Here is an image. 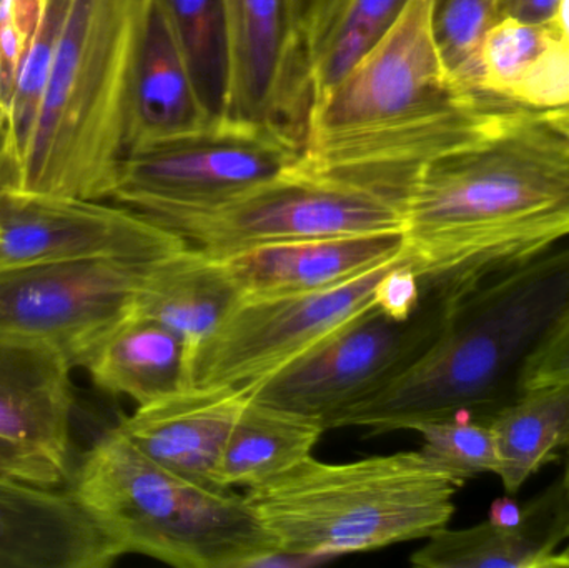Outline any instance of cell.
Masks as SVG:
<instances>
[{"mask_svg": "<svg viewBox=\"0 0 569 568\" xmlns=\"http://www.w3.org/2000/svg\"><path fill=\"white\" fill-rule=\"evenodd\" d=\"M401 210L421 286L475 289L569 239V136L541 110L518 109L427 163Z\"/></svg>", "mask_w": 569, "mask_h": 568, "instance_id": "cell-1", "label": "cell"}, {"mask_svg": "<svg viewBox=\"0 0 569 568\" xmlns=\"http://www.w3.org/2000/svg\"><path fill=\"white\" fill-rule=\"evenodd\" d=\"M518 109L457 86L435 40L431 0H411L391 32L311 103L297 169L403 202L427 163L483 139Z\"/></svg>", "mask_w": 569, "mask_h": 568, "instance_id": "cell-2", "label": "cell"}, {"mask_svg": "<svg viewBox=\"0 0 569 568\" xmlns=\"http://www.w3.org/2000/svg\"><path fill=\"white\" fill-rule=\"evenodd\" d=\"M569 307V243L458 297L447 326L403 372L323 420L377 434L433 420H490L521 396L535 350Z\"/></svg>", "mask_w": 569, "mask_h": 568, "instance_id": "cell-3", "label": "cell"}, {"mask_svg": "<svg viewBox=\"0 0 569 568\" xmlns=\"http://www.w3.org/2000/svg\"><path fill=\"white\" fill-rule=\"evenodd\" d=\"M149 0H72L22 162L9 187L110 200Z\"/></svg>", "mask_w": 569, "mask_h": 568, "instance_id": "cell-4", "label": "cell"}, {"mask_svg": "<svg viewBox=\"0 0 569 568\" xmlns=\"http://www.w3.org/2000/svg\"><path fill=\"white\" fill-rule=\"evenodd\" d=\"M465 480L421 450L355 462L310 459L246 494L279 557L370 552L450 524Z\"/></svg>", "mask_w": 569, "mask_h": 568, "instance_id": "cell-5", "label": "cell"}, {"mask_svg": "<svg viewBox=\"0 0 569 568\" xmlns=\"http://www.w3.org/2000/svg\"><path fill=\"white\" fill-rule=\"evenodd\" d=\"M120 556L179 568L257 567L279 549L246 496L147 459L113 427L80 459L69 490Z\"/></svg>", "mask_w": 569, "mask_h": 568, "instance_id": "cell-6", "label": "cell"}, {"mask_svg": "<svg viewBox=\"0 0 569 568\" xmlns=\"http://www.w3.org/2000/svg\"><path fill=\"white\" fill-rule=\"evenodd\" d=\"M143 216L216 256L290 240L403 229V210L395 197L297 167L216 206Z\"/></svg>", "mask_w": 569, "mask_h": 568, "instance_id": "cell-7", "label": "cell"}, {"mask_svg": "<svg viewBox=\"0 0 569 568\" xmlns=\"http://www.w3.org/2000/svg\"><path fill=\"white\" fill-rule=\"evenodd\" d=\"M463 293L423 287L420 309L405 322L370 307L297 359L246 386L250 397L323 422L415 362L440 336Z\"/></svg>", "mask_w": 569, "mask_h": 568, "instance_id": "cell-8", "label": "cell"}, {"mask_svg": "<svg viewBox=\"0 0 569 568\" xmlns=\"http://www.w3.org/2000/svg\"><path fill=\"white\" fill-rule=\"evenodd\" d=\"M300 157L272 130L223 119L126 153L110 200L140 213L216 206L290 172Z\"/></svg>", "mask_w": 569, "mask_h": 568, "instance_id": "cell-9", "label": "cell"}, {"mask_svg": "<svg viewBox=\"0 0 569 568\" xmlns=\"http://www.w3.org/2000/svg\"><path fill=\"white\" fill-rule=\"evenodd\" d=\"M405 256L330 289L243 296L193 360L190 383L246 387L375 306L381 276Z\"/></svg>", "mask_w": 569, "mask_h": 568, "instance_id": "cell-10", "label": "cell"}, {"mask_svg": "<svg viewBox=\"0 0 569 568\" xmlns=\"http://www.w3.org/2000/svg\"><path fill=\"white\" fill-rule=\"evenodd\" d=\"M150 262L79 260L0 269V332L49 340L82 367L97 343L132 316Z\"/></svg>", "mask_w": 569, "mask_h": 568, "instance_id": "cell-11", "label": "cell"}, {"mask_svg": "<svg viewBox=\"0 0 569 568\" xmlns=\"http://www.w3.org/2000/svg\"><path fill=\"white\" fill-rule=\"evenodd\" d=\"M223 17L226 119L272 130L301 149L313 93L293 0H223Z\"/></svg>", "mask_w": 569, "mask_h": 568, "instance_id": "cell-12", "label": "cell"}, {"mask_svg": "<svg viewBox=\"0 0 569 568\" xmlns=\"http://www.w3.org/2000/svg\"><path fill=\"white\" fill-rule=\"evenodd\" d=\"M186 243L126 206L0 189V269L79 260L150 262Z\"/></svg>", "mask_w": 569, "mask_h": 568, "instance_id": "cell-13", "label": "cell"}, {"mask_svg": "<svg viewBox=\"0 0 569 568\" xmlns=\"http://www.w3.org/2000/svg\"><path fill=\"white\" fill-rule=\"evenodd\" d=\"M70 357L37 337L0 332V440L70 474Z\"/></svg>", "mask_w": 569, "mask_h": 568, "instance_id": "cell-14", "label": "cell"}, {"mask_svg": "<svg viewBox=\"0 0 569 568\" xmlns=\"http://www.w3.org/2000/svg\"><path fill=\"white\" fill-rule=\"evenodd\" d=\"M249 397L247 387L190 383L137 406L117 430L157 466L222 487L217 480L220 460Z\"/></svg>", "mask_w": 569, "mask_h": 568, "instance_id": "cell-15", "label": "cell"}, {"mask_svg": "<svg viewBox=\"0 0 569 568\" xmlns=\"http://www.w3.org/2000/svg\"><path fill=\"white\" fill-rule=\"evenodd\" d=\"M120 557L72 494L0 477V568H107Z\"/></svg>", "mask_w": 569, "mask_h": 568, "instance_id": "cell-16", "label": "cell"}, {"mask_svg": "<svg viewBox=\"0 0 569 568\" xmlns=\"http://www.w3.org/2000/svg\"><path fill=\"white\" fill-rule=\"evenodd\" d=\"M405 256L393 232L315 237L220 256L243 296H280L330 289Z\"/></svg>", "mask_w": 569, "mask_h": 568, "instance_id": "cell-17", "label": "cell"}, {"mask_svg": "<svg viewBox=\"0 0 569 568\" xmlns=\"http://www.w3.org/2000/svg\"><path fill=\"white\" fill-rule=\"evenodd\" d=\"M569 497L563 479L551 484L527 506L515 526L487 522L468 529L438 530L415 550L421 568H568Z\"/></svg>", "mask_w": 569, "mask_h": 568, "instance_id": "cell-18", "label": "cell"}, {"mask_svg": "<svg viewBox=\"0 0 569 568\" xmlns=\"http://www.w3.org/2000/svg\"><path fill=\"white\" fill-rule=\"evenodd\" d=\"M216 122L200 99L166 10L159 0H149L130 90L126 153L200 132Z\"/></svg>", "mask_w": 569, "mask_h": 568, "instance_id": "cell-19", "label": "cell"}, {"mask_svg": "<svg viewBox=\"0 0 569 568\" xmlns=\"http://www.w3.org/2000/svg\"><path fill=\"white\" fill-rule=\"evenodd\" d=\"M242 297L222 257L186 243L149 263L133 302V313L157 320L179 333L186 343L190 386L197 353Z\"/></svg>", "mask_w": 569, "mask_h": 568, "instance_id": "cell-20", "label": "cell"}, {"mask_svg": "<svg viewBox=\"0 0 569 568\" xmlns=\"http://www.w3.org/2000/svg\"><path fill=\"white\" fill-rule=\"evenodd\" d=\"M82 369L103 392L137 406L153 402L187 383L186 343L149 317H127L83 360Z\"/></svg>", "mask_w": 569, "mask_h": 568, "instance_id": "cell-21", "label": "cell"}, {"mask_svg": "<svg viewBox=\"0 0 569 568\" xmlns=\"http://www.w3.org/2000/svg\"><path fill=\"white\" fill-rule=\"evenodd\" d=\"M325 430L327 427L318 417L249 397L227 440L217 480L229 489H252L277 479L313 457Z\"/></svg>", "mask_w": 569, "mask_h": 568, "instance_id": "cell-22", "label": "cell"}, {"mask_svg": "<svg viewBox=\"0 0 569 568\" xmlns=\"http://www.w3.org/2000/svg\"><path fill=\"white\" fill-rule=\"evenodd\" d=\"M505 492L518 496L525 484L569 444V387L521 393L490 420Z\"/></svg>", "mask_w": 569, "mask_h": 568, "instance_id": "cell-23", "label": "cell"}, {"mask_svg": "<svg viewBox=\"0 0 569 568\" xmlns=\"http://www.w3.org/2000/svg\"><path fill=\"white\" fill-rule=\"evenodd\" d=\"M410 2L345 0L333 19L308 47L313 102L337 86L391 32Z\"/></svg>", "mask_w": 569, "mask_h": 568, "instance_id": "cell-24", "label": "cell"}, {"mask_svg": "<svg viewBox=\"0 0 569 568\" xmlns=\"http://www.w3.org/2000/svg\"><path fill=\"white\" fill-rule=\"evenodd\" d=\"M183 52L203 106L216 120L226 119L229 96L223 0H159Z\"/></svg>", "mask_w": 569, "mask_h": 568, "instance_id": "cell-25", "label": "cell"}, {"mask_svg": "<svg viewBox=\"0 0 569 568\" xmlns=\"http://www.w3.org/2000/svg\"><path fill=\"white\" fill-rule=\"evenodd\" d=\"M557 37L560 33L553 20L547 23L515 17L497 20L485 33L478 52L481 96L507 100L511 87Z\"/></svg>", "mask_w": 569, "mask_h": 568, "instance_id": "cell-26", "label": "cell"}, {"mask_svg": "<svg viewBox=\"0 0 569 568\" xmlns=\"http://www.w3.org/2000/svg\"><path fill=\"white\" fill-rule=\"evenodd\" d=\"M497 20L495 0H431L441 59L457 86L477 97H483L478 90V52L485 33Z\"/></svg>", "mask_w": 569, "mask_h": 568, "instance_id": "cell-27", "label": "cell"}, {"mask_svg": "<svg viewBox=\"0 0 569 568\" xmlns=\"http://www.w3.org/2000/svg\"><path fill=\"white\" fill-rule=\"evenodd\" d=\"M423 439L421 452L468 482L483 474H497L498 456L490 423L465 417L433 420L415 427Z\"/></svg>", "mask_w": 569, "mask_h": 568, "instance_id": "cell-28", "label": "cell"}, {"mask_svg": "<svg viewBox=\"0 0 569 568\" xmlns=\"http://www.w3.org/2000/svg\"><path fill=\"white\" fill-rule=\"evenodd\" d=\"M507 100L531 110L569 107V43L557 37L507 93Z\"/></svg>", "mask_w": 569, "mask_h": 568, "instance_id": "cell-29", "label": "cell"}, {"mask_svg": "<svg viewBox=\"0 0 569 568\" xmlns=\"http://www.w3.org/2000/svg\"><path fill=\"white\" fill-rule=\"evenodd\" d=\"M569 387V307L525 366L521 392Z\"/></svg>", "mask_w": 569, "mask_h": 568, "instance_id": "cell-30", "label": "cell"}, {"mask_svg": "<svg viewBox=\"0 0 569 568\" xmlns=\"http://www.w3.org/2000/svg\"><path fill=\"white\" fill-rule=\"evenodd\" d=\"M423 286L407 259L391 266L375 289L373 302L385 316L405 322L420 309Z\"/></svg>", "mask_w": 569, "mask_h": 568, "instance_id": "cell-31", "label": "cell"}, {"mask_svg": "<svg viewBox=\"0 0 569 568\" xmlns=\"http://www.w3.org/2000/svg\"><path fill=\"white\" fill-rule=\"evenodd\" d=\"M0 477L50 487L60 486L67 480L52 464L3 440H0Z\"/></svg>", "mask_w": 569, "mask_h": 568, "instance_id": "cell-32", "label": "cell"}, {"mask_svg": "<svg viewBox=\"0 0 569 568\" xmlns=\"http://www.w3.org/2000/svg\"><path fill=\"white\" fill-rule=\"evenodd\" d=\"M558 0H495L498 20L505 17L528 20V22H551Z\"/></svg>", "mask_w": 569, "mask_h": 568, "instance_id": "cell-33", "label": "cell"}, {"mask_svg": "<svg viewBox=\"0 0 569 568\" xmlns=\"http://www.w3.org/2000/svg\"><path fill=\"white\" fill-rule=\"evenodd\" d=\"M345 0H293L298 23L305 32H313L328 22Z\"/></svg>", "mask_w": 569, "mask_h": 568, "instance_id": "cell-34", "label": "cell"}, {"mask_svg": "<svg viewBox=\"0 0 569 568\" xmlns=\"http://www.w3.org/2000/svg\"><path fill=\"white\" fill-rule=\"evenodd\" d=\"M488 520L497 526H515L521 520V507L510 496L501 497L491 506Z\"/></svg>", "mask_w": 569, "mask_h": 568, "instance_id": "cell-35", "label": "cell"}, {"mask_svg": "<svg viewBox=\"0 0 569 568\" xmlns=\"http://www.w3.org/2000/svg\"><path fill=\"white\" fill-rule=\"evenodd\" d=\"M553 23L561 39L569 43V0H558Z\"/></svg>", "mask_w": 569, "mask_h": 568, "instance_id": "cell-36", "label": "cell"}, {"mask_svg": "<svg viewBox=\"0 0 569 568\" xmlns=\"http://www.w3.org/2000/svg\"><path fill=\"white\" fill-rule=\"evenodd\" d=\"M9 123H7L6 117L0 113V179H2L3 172H6L7 162H9Z\"/></svg>", "mask_w": 569, "mask_h": 568, "instance_id": "cell-37", "label": "cell"}, {"mask_svg": "<svg viewBox=\"0 0 569 568\" xmlns=\"http://www.w3.org/2000/svg\"><path fill=\"white\" fill-rule=\"evenodd\" d=\"M547 113L548 119L558 127V129L563 130L569 136V107L567 109H558V110H548Z\"/></svg>", "mask_w": 569, "mask_h": 568, "instance_id": "cell-38", "label": "cell"}, {"mask_svg": "<svg viewBox=\"0 0 569 568\" xmlns=\"http://www.w3.org/2000/svg\"><path fill=\"white\" fill-rule=\"evenodd\" d=\"M561 479H563L565 487H567L568 497H569V444H568L567 469H565V474H563V477H561ZM563 557H565V560H567V567L569 568V542L567 544V546H565Z\"/></svg>", "mask_w": 569, "mask_h": 568, "instance_id": "cell-39", "label": "cell"}]
</instances>
